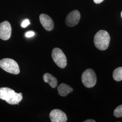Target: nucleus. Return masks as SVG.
I'll return each instance as SVG.
<instances>
[{
	"mask_svg": "<svg viewBox=\"0 0 122 122\" xmlns=\"http://www.w3.org/2000/svg\"><path fill=\"white\" fill-rule=\"evenodd\" d=\"M23 99L21 93H16L8 87L0 88V99L5 100L10 105H19Z\"/></svg>",
	"mask_w": 122,
	"mask_h": 122,
	"instance_id": "nucleus-1",
	"label": "nucleus"
},
{
	"mask_svg": "<svg viewBox=\"0 0 122 122\" xmlns=\"http://www.w3.org/2000/svg\"><path fill=\"white\" fill-rule=\"evenodd\" d=\"M110 40L109 34L106 31L100 30L95 35L94 42L97 48L104 51L108 48Z\"/></svg>",
	"mask_w": 122,
	"mask_h": 122,
	"instance_id": "nucleus-2",
	"label": "nucleus"
},
{
	"mask_svg": "<svg viewBox=\"0 0 122 122\" xmlns=\"http://www.w3.org/2000/svg\"><path fill=\"white\" fill-rule=\"evenodd\" d=\"M0 67L10 74L17 75L20 72L16 61L10 58H3L0 60Z\"/></svg>",
	"mask_w": 122,
	"mask_h": 122,
	"instance_id": "nucleus-3",
	"label": "nucleus"
},
{
	"mask_svg": "<svg viewBox=\"0 0 122 122\" xmlns=\"http://www.w3.org/2000/svg\"><path fill=\"white\" fill-rule=\"evenodd\" d=\"M81 81L84 86L87 88L94 86L97 81L96 74L94 71L89 68L84 71L82 74Z\"/></svg>",
	"mask_w": 122,
	"mask_h": 122,
	"instance_id": "nucleus-4",
	"label": "nucleus"
},
{
	"mask_svg": "<svg viewBox=\"0 0 122 122\" xmlns=\"http://www.w3.org/2000/svg\"><path fill=\"white\" fill-rule=\"evenodd\" d=\"M52 57L55 64L61 68H64L67 64L65 55L60 48H55L52 50Z\"/></svg>",
	"mask_w": 122,
	"mask_h": 122,
	"instance_id": "nucleus-5",
	"label": "nucleus"
},
{
	"mask_svg": "<svg viewBox=\"0 0 122 122\" xmlns=\"http://www.w3.org/2000/svg\"><path fill=\"white\" fill-rule=\"evenodd\" d=\"M11 35V27L10 23L5 21L0 24V39L7 40Z\"/></svg>",
	"mask_w": 122,
	"mask_h": 122,
	"instance_id": "nucleus-6",
	"label": "nucleus"
},
{
	"mask_svg": "<svg viewBox=\"0 0 122 122\" xmlns=\"http://www.w3.org/2000/svg\"><path fill=\"white\" fill-rule=\"evenodd\" d=\"M49 118L52 122H66L67 119L65 113L58 109L52 110L49 114Z\"/></svg>",
	"mask_w": 122,
	"mask_h": 122,
	"instance_id": "nucleus-7",
	"label": "nucleus"
},
{
	"mask_svg": "<svg viewBox=\"0 0 122 122\" xmlns=\"http://www.w3.org/2000/svg\"><path fill=\"white\" fill-rule=\"evenodd\" d=\"M81 15L78 10H74L70 12L66 19V24L69 27H73L77 25L80 20Z\"/></svg>",
	"mask_w": 122,
	"mask_h": 122,
	"instance_id": "nucleus-8",
	"label": "nucleus"
},
{
	"mask_svg": "<svg viewBox=\"0 0 122 122\" xmlns=\"http://www.w3.org/2000/svg\"><path fill=\"white\" fill-rule=\"evenodd\" d=\"M39 20L42 26L46 30L52 31L54 28V23L52 19L48 15L42 14L39 16Z\"/></svg>",
	"mask_w": 122,
	"mask_h": 122,
	"instance_id": "nucleus-9",
	"label": "nucleus"
},
{
	"mask_svg": "<svg viewBox=\"0 0 122 122\" xmlns=\"http://www.w3.org/2000/svg\"><path fill=\"white\" fill-rule=\"evenodd\" d=\"M57 91L60 96L64 97L73 92V89L66 84L61 83L57 87Z\"/></svg>",
	"mask_w": 122,
	"mask_h": 122,
	"instance_id": "nucleus-10",
	"label": "nucleus"
},
{
	"mask_svg": "<svg viewBox=\"0 0 122 122\" xmlns=\"http://www.w3.org/2000/svg\"><path fill=\"white\" fill-rule=\"evenodd\" d=\"M44 81L48 83L50 86L53 88L57 87V81L56 77L48 73H46L43 76Z\"/></svg>",
	"mask_w": 122,
	"mask_h": 122,
	"instance_id": "nucleus-11",
	"label": "nucleus"
},
{
	"mask_svg": "<svg viewBox=\"0 0 122 122\" xmlns=\"http://www.w3.org/2000/svg\"><path fill=\"white\" fill-rule=\"evenodd\" d=\"M114 80L117 81L122 80V67H119L114 70L113 74Z\"/></svg>",
	"mask_w": 122,
	"mask_h": 122,
	"instance_id": "nucleus-12",
	"label": "nucleus"
},
{
	"mask_svg": "<svg viewBox=\"0 0 122 122\" xmlns=\"http://www.w3.org/2000/svg\"><path fill=\"white\" fill-rule=\"evenodd\" d=\"M113 114L117 118L122 117V105H119L114 109Z\"/></svg>",
	"mask_w": 122,
	"mask_h": 122,
	"instance_id": "nucleus-13",
	"label": "nucleus"
},
{
	"mask_svg": "<svg viewBox=\"0 0 122 122\" xmlns=\"http://www.w3.org/2000/svg\"><path fill=\"white\" fill-rule=\"evenodd\" d=\"M30 24V22L29 20L28 19H26L22 22L21 26L23 28H25L28 25H29Z\"/></svg>",
	"mask_w": 122,
	"mask_h": 122,
	"instance_id": "nucleus-14",
	"label": "nucleus"
},
{
	"mask_svg": "<svg viewBox=\"0 0 122 122\" xmlns=\"http://www.w3.org/2000/svg\"><path fill=\"white\" fill-rule=\"evenodd\" d=\"M35 35V33L33 31H29L25 34V36L28 38H30L34 36Z\"/></svg>",
	"mask_w": 122,
	"mask_h": 122,
	"instance_id": "nucleus-15",
	"label": "nucleus"
},
{
	"mask_svg": "<svg viewBox=\"0 0 122 122\" xmlns=\"http://www.w3.org/2000/svg\"><path fill=\"white\" fill-rule=\"evenodd\" d=\"M94 2L96 4H100V3L102 2L104 0H93Z\"/></svg>",
	"mask_w": 122,
	"mask_h": 122,
	"instance_id": "nucleus-16",
	"label": "nucleus"
},
{
	"mask_svg": "<svg viewBox=\"0 0 122 122\" xmlns=\"http://www.w3.org/2000/svg\"><path fill=\"white\" fill-rule=\"evenodd\" d=\"M84 122H96V121L93 119H87V120L84 121Z\"/></svg>",
	"mask_w": 122,
	"mask_h": 122,
	"instance_id": "nucleus-17",
	"label": "nucleus"
},
{
	"mask_svg": "<svg viewBox=\"0 0 122 122\" xmlns=\"http://www.w3.org/2000/svg\"><path fill=\"white\" fill-rule=\"evenodd\" d=\"M121 17H122V12H121Z\"/></svg>",
	"mask_w": 122,
	"mask_h": 122,
	"instance_id": "nucleus-18",
	"label": "nucleus"
}]
</instances>
